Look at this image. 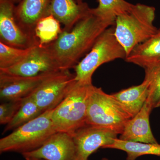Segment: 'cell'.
<instances>
[{"label": "cell", "mask_w": 160, "mask_h": 160, "mask_svg": "<svg viewBox=\"0 0 160 160\" xmlns=\"http://www.w3.org/2000/svg\"><path fill=\"white\" fill-rule=\"evenodd\" d=\"M75 73L62 70L47 78L30 95L43 112L54 109L76 83Z\"/></svg>", "instance_id": "52a82bcc"}, {"label": "cell", "mask_w": 160, "mask_h": 160, "mask_svg": "<svg viewBox=\"0 0 160 160\" xmlns=\"http://www.w3.org/2000/svg\"><path fill=\"white\" fill-rule=\"evenodd\" d=\"M118 133L106 128L86 125L72 134L75 148V160H88L100 148L111 145Z\"/></svg>", "instance_id": "9c48e42d"}, {"label": "cell", "mask_w": 160, "mask_h": 160, "mask_svg": "<svg viewBox=\"0 0 160 160\" xmlns=\"http://www.w3.org/2000/svg\"><path fill=\"white\" fill-rule=\"evenodd\" d=\"M24 158L45 160H75V148L72 134L57 132L38 149L23 153Z\"/></svg>", "instance_id": "8fae6325"}, {"label": "cell", "mask_w": 160, "mask_h": 160, "mask_svg": "<svg viewBox=\"0 0 160 160\" xmlns=\"http://www.w3.org/2000/svg\"><path fill=\"white\" fill-rule=\"evenodd\" d=\"M125 60L144 69L160 63V29L151 37L135 47Z\"/></svg>", "instance_id": "2e32d148"}, {"label": "cell", "mask_w": 160, "mask_h": 160, "mask_svg": "<svg viewBox=\"0 0 160 160\" xmlns=\"http://www.w3.org/2000/svg\"><path fill=\"white\" fill-rule=\"evenodd\" d=\"M54 58L45 46H34L28 56L9 68L0 69V75L14 78H31L60 71Z\"/></svg>", "instance_id": "ba28073f"}, {"label": "cell", "mask_w": 160, "mask_h": 160, "mask_svg": "<svg viewBox=\"0 0 160 160\" xmlns=\"http://www.w3.org/2000/svg\"><path fill=\"white\" fill-rule=\"evenodd\" d=\"M54 73L31 78H14L0 75V98L3 102L29 96L47 78Z\"/></svg>", "instance_id": "7c38bea8"}, {"label": "cell", "mask_w": 160, "mask_h": 160, "mask_svg": "<svg viewBox=\"0 0 160 160\" xmlns=\"http://www.w3.org/2000/svg\"><path fill=\"white\" fill-rule=\"evenodd\" d=\"M93 85L77 82L52 110L51 119L57 132L72 134L86 125L87 109Z\"/></svg>", "instance_id": "277c9868"}, {"label": "cell", "mask_w": 160, "mask_h": 160, "mask_svg": "<svg viewBox=\"0 0 160 160\" xmlns=\"http://www.w3.org/2000/svg\"><path fill=\"white\" fill-rule=\"evenodd\" d=\"M91 9L84 2L78 4L76 0H51L49 13L64 25L63 29L69 30Z\"/></svg>", "instance_id": "9a60e30c"}, {"label": "cell", "mask_w": 160, "mask_h": 160, "mask_svg": "<svg viewBox=\"0 0 160 160\" xmlns=\"http://www.w3.org/2000/svg\"><path fill=\"white\" fill-rule=\"evenodd\" d=\"M61 24L52 14L41 19L34 29V37L38 46L44 47L57 40L62 31Z\"/></svg>", "instance_id": "d6986e66"}, {"label": "cell", "mask_w": 160, "mask_h": 160, "mask_svg": "<svg viewBox=\"0 0 160 160\" xmlns=\"http://www.w3.org/2000/svg\"><path fill=\"white\" fill-rule=\"evenodd\" d=\"M43 112L30 95L24 98L22 106L14 118L5 126L3 134L17 129L39 116Z\"/></svg>", "instance_id": "ffe728a7"}, {"label": "cell", "mask_w": 160, "mask_h": 160, "mask_svg": "<svg viewBox=\"0 0 160 160\" xmlns=\"http://www.w3.org/2000/svg\"><path fill=\"white\" fill-rule=\"evenodd\" d=\"M114 23L97 15L92 9L69 30L63 29L54 42L45 47L60 70L73 69L92 48L99 36Z\"/></svg>", "instance_id": "6da1fadb"}, {"label": "cell", "mask_w": 160, "mask_h": 160, "mask_svg": "<svg viewBox=\"0 0 160 160\" xmlns=\"http://www.w3.org/2000/svg\"><path fill=\"white\" fill-rule=\"evenodd\" d=\"M98 7L92 9L93 12L114 24L117 17L128 11L133 6L125 0H98Z\"/></svg>", "instance_id": "44dd1931"}, {"label": "cell", "mask_w": 160, "mask_h": 160, "mask_svg": "<svg viewBox=\"0 0 160 160\" xmlns=\"http://www.w3.org/2000/svg\"><path fill=\"white\" fill-rule=\"evenodd\" d=\"M26 160H45L42 159L36 158H25Z\"/></svg>", "instance_id": "d4e9b609"}, {"label": "cell", "mask_w": 160, "mask_h": 160, "mask_svg": "<svg viewBox=\"0 0 160 160\" xmlns=\"http://www.w3.org/2000/svg\"><path fill=\"white\" fill-rule=\"evenodd\" d=\"M10 1H11L12 2L14 3L15 5H16V4L18 5L22 0H10Z\"/></svg>", "instance_id": "484cf974"}, {"label": "cell", "mask_w": 160, "mask_h": 160, "mask_svg": "<svg viewBox=\"0 0 160 160\" xmlns=\"http://www.w3.org/2000/svg\"><path fill=\"white\" fill-rule=\"evenodd\" d=\"M160 107V100L158 102L157 105L156 106V108H157V107Z\"/></svg>", "instance_id": "83f0119b"}, {"label": "cell", "mask_w": 160, "mask_h": 160, "mask_svg": "<svg viewBox=\"0 0 160 160\" xmlns=\"http://www.w3.org/2000/svg\"><path fill=\"white\" fill-rule=\"evenodd\" d=\"M33 47L21 49L0 42V69L9 68L21 62L28 56Z\"/></svg>", "instance_id": "7402d4cb"}, {"label": "cell", "mask_w": 160, "mask_h": 160, "mask_svg": "<svg viewBox=\"0 0 160 160\" xmlns=\"http://www.w3.org/2000/svg\"><path fill=\"white\" fill-rule=\"evenodd\" d=\"M155 18L154 7L140 3L133 4L129 10L117 17L115 35L126 50L127 56L135 47L158 31L153 25Z\"/></svg>", "instance_id": "7a4b0ae2"}, {"label": "cell", "mask_w": 160, "mask_h": 160, "mask_svg": "<svg viewBox=\"0 0 160 160\" xmlns=\"http://www.w3.org/2000/svg\"><path fill=\"white\" fill-rule=\"evenodd\" d=\"M152 109L146 102L137 114L127 121L119 139L136 142L158 143L149 123V115Z\"/></svg>", "instance_id": "4fadbf2b"}, {"label": "cell", "mask_w": 160, "mask_h": 160, "mask_svg": "<svg viewBox=\"0 0 160 160\" xmlns=\"http://www.w3.org/2000/svg\"><path fill=\"white\" fill-rule=\"evenodd\" d=\"M130 118L112 95L93 86L87 109V125L106 128L121 134Z\"/></svg>", "instance_id": "8992f818"}, {"label": "cell", "mask_w": 160, "mask_h": 160, "mask_svg": "<svg viewBox=\"0 0 160 160\" xmlns=\"http://www.w3.org/2000/svg\"><path fill=\"white\" fill-rule=\"evenodd\" d=\"M126 57V50L115 35L114 27L110 26L100 35L90 51L73 68L75 79L92 84V75L100 66L118 59L125 60Z\"/></svg>", "instance_id": "5b68a950"}, {"label": "cell", "mask_w": 160, "mask_h": 160, "mask_svg": "<svg viewBox=\"0 0 160 160\" xmlns=\"http://www.w3.org/2000/svg\"><path fill=\"white\" fill-rule=\"evenodd\" d=\"M53 109L43 112L39 116L13 130L0 139V152L23 153L35 150L42 146L56 132L51 119Z\"/></svg>", "instance_id": "3957f363"}, {"label": "cell", "mask_w": 160, "mask_h": 160, "mask_svg": "<svg viewBox=\"0 0 160 160\" xmlns=\"http://www.w3.org/2000/svg\"><path fill=\"white\" fill-rule=\"evenodd\" d=\"M24 98L4 102L0 105V124L7 125L14 118Z\"/></svg>", "instance_id": "cb8c5ba5"}, {"label": "cell", "mask_w": 160, "mask_h": 160, "mask_svg": "<svg viewBox=\"0 0 160 160\" xmlns=\"http://www.w3.org/2000/svg\"><path fill=\"white\" fill-rule=\"evenodd\" d=\"M149 86L148 81L144 79L140 85L112 95L132 118L137 114L146 102L149 93Z\"/></svg>", "instance_id": "e0dca14e"}, {"label": "cell", "mask_w": 160, "mask_h": 160, "mask_svg": "<svg viewBox=\"0 0 160 160\" xmlns=\"http://www.w3.org/2000/svg\"><path fill=\"white\" fill-rule=\"evenodd\" d=\"M15 7V5L10 0H0V42L21 49L38 46L34 38L18 23Z\"/></svg>", "instance_id": "30bf717a"}, {"label": "cell", "mask_w": 160, "mask_h": 160, "mask_svg": "<svg viewBox=\"0 0 160 160\" xmlns=\"http://www.w3.org/2000/svg\"><path fill=\"white\" fill-rule=\"evenodd\" d=\"M78 4H82L84 2V0H76Z\"/></svg>", "instance_id": "4316f807"}, {"label": "cell", "mask_w": 160, "mask_h": 160, "mask_svg": "<svg viewBox=\"0 0 160 160\" xmlns=\"http://www.w3.org/2000/svg\"><path fill=\"white\" fill-rule=\"evenodd\" d=\"M50 1L22 0L15 6V16L18 23L24 31L34 38V29L37 23L42 18L50 14Z\"/></svg>", "instance_id": "5bb4252c"}, {"label": "cell", "mask_w": 160, "mask_h": 160, "mask_svg": "<svg viewBox=\"0 0 160 160\" xmlns=\"http://www.w3.org/2000/svg\"><path fill=\"white\" fill-rule=\"evenodd\" d=\"M145 79L149 82V93L146 102L156 108L160 100V62L145 68Z\"/></svg>", "instance_id": "603a6c76"}, {"label": "cell", "mask_w": 160, "mask_h": 160, "mask_svg": "<svg viewBox=\"0 0 160 160\" xmlns=\"http://www.w3.org/2000/svg\"><path fill=\"white\" fill-rule=\"evenodd\" d=\"M119 149L126 152L127 160H135L138 158L145 155H153L160 156V144L157 143H144L124 141L115 139L111 145L105 149Z\"/></svg>", "instance_id": "ac0fdd59"}, {"label": "cell", "mask_w": 160, "mask_h": 160, "mask_svg": "<svg viewBox=\"0 0 160 160\" xmlns=\"http://www.w3.org/2000/svg\"><path fill=\"white\" fill-rule=\"evenodd\" d=\"M102 160H108L107 159V158H103L102 159Z\"/></svg>", "instance_id": "f1b7e54d"}]
</instances>
